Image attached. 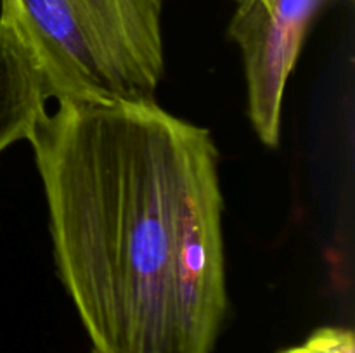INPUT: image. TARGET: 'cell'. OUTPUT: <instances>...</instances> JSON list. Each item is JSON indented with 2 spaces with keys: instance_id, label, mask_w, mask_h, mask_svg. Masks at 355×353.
<instances>
[{
  "instance_id": "cell-3",
  "label": "cell",
  "mask_w": 355,
  "mask_h": 353,
  "mask_svg": "<svg viewBox=\"0 0 355 353\" xmlns=\"http://www.w3.org/2000/svg\"><path fill=\"white\" fill-rule=\"evenodd\" d=\"M328 0H239L229 35L241 48L248 116L260 141L277 147L284 90L305 37Z\"/></svg>"
},
{
  "instance_id": "cell-2",
  "label": "cell",
  "mask_w": 355,
  "mask_h": 353,
  "mask_svg": "<svg viewBox=\"0 0 355 353\" xmlns=\"http://www.w3.org/2000/svg\"><path fill=\"white\" fill-rule=\"evenodd\" d=\"M51 99L151 102L165 71V0H0Z\"/></svg>"
},
{
  "instance_id": "cell-5",
  "label": "cell",
  "mask_w": 355,
  "mask_h": 353,
  "mask_svg": "<svg viewBox=\"0 0 355 353\" xmlns=\"http://www.w3.org/2000/svg\"><path fill=\"white\" fill-rule=\"evenodd\" d=\"M281 353H355V338L350 329L321 327L302 345Z\"/></svg>"
},
{
  "instance_id": "cell-1",
  "label": "cell",
  "mask_w": 355,
  "mask_h": 353,
  "mask_svg": "<svg viewBox=\"0 0 355 353\" xmlns=\"http://www.w3.org/2000/svg\"><path fill=\"white\" fill-rule=\"evenodd\" d=\"M28 141L92 353L214 352L229 298L210 130L156 100L62 99Z\"/></svg>"
},
{
  "instance_id": "cell-4",
  "label": "cell",
  "mask_w": 355,
  "mask_h": 353,
  "mask_svg": "<svg viewBox=\"0 0 355 353\" xmlns=\"http://www.w3.org/2000/svg\"><path fill=\"white\" fill-rule=\"evenodd\" d=\"M51 99L31 55L7 24L0 23V154L28 141Z\"/></svg>"
}]
</instances>
